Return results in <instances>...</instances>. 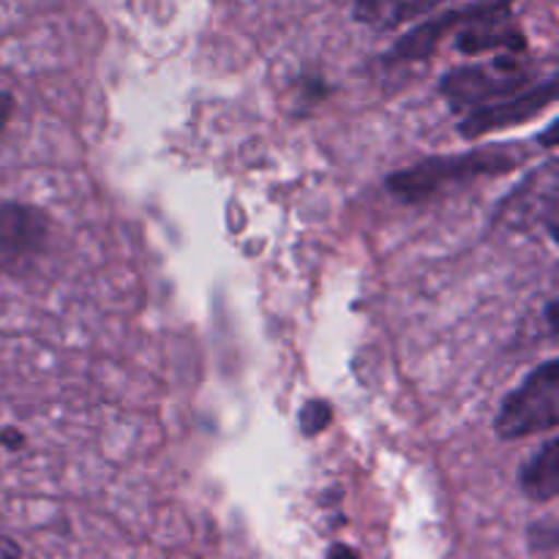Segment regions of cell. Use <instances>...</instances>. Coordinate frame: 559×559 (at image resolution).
<instances>
[{"instance_id": "1", "label": "cell", "mask_w": 559, "mask_h": 559, "mask_svg": "<svg viewBox=\"0 0 559 559\" xmlns=\"http://www.w3.org/2000/svg\"><path fill=\"white\" fill-rule=\"evenodd\" d=\"M522 156L506 151H475L462 156H437L402 169L388 178V189L404 202L429 200L431 194L445 189L448 183L486 178V175H506L519 167Z\"/></svg>"}, {"instance_id": "2", "label": "cell", "mask_w": 559, "mask_h": 559, "mask_svg": "<svg viewBox=\"0 0 559 559\" xmlns=\"http://www.w3.org/2000/svg\"><path fill=\"white\" fill-rule=\"evenodd\" d=\"M530 82H533V71L516 55H502L489 63L448 71L440 82V93L456 109H478L484 104L524 93L527 87H533Z\"/></svg>"}, {"instance_id": "3", "label": "cell", "mask_w": 559, "mask_h": 559, "mask_svg": "<svg viewBox=\"0 0 559 559\" xmlns=\"http://www.w3.org/2000/svg\"><path fill=\"white\" fill-rule=\"evenodd\" d=\"M559 424V364L546 360L533 371L497 415L502 440H522L535 431H555Z\"/></svg>"}, {"instance_id": "4", "label": "cell", "mask_w": 559, "mask_h": 559, "mask_svg": "<svg viewBox=\"0 0 559 559\" xmlns=\"http://www.w3.org/2000/svg\"><path fill=\"white\" fill-rule=\"evenodd\" d=\"M557 102V76L538 82V85L527 87L524 93L516 96L500 98V102L484 104L478 109H469L467 118L462 120V136L475 140V136H484L489 131L508 129V126L527 123V120L538 118L544 109H549Z\"/></svg>"}, {"instance_id": "5", "label": "cell", "mask_w": 559, "mask_h": 559, "mask_svg": "<svg viewBox=\"0 0 559 559\" xmlns=\"http://www.w3.org/2000/svg\"><path fill=\"white\" fill-rule=\"evenodd\" d=\"M497 222L508 227H533L535 222L549 224L551 238H559L557 229V169L555 162L546 164L538 175L524 180L522 189L508 197L506 205L500 207Z\"/></svg>"}, {"instance_id": "6", "label": "cell", "mask_w": 559, "mask_h": 559, "mask_svg": "<svg viewBox=\"0 0 559 559\" xmlns=\"http://www.w3.org/2000/svg\"><path fill=\"white\" fill-rule=\"evenodd\" d=\"M49 233L47 213L22 202L0 205V249L9 254H33Z\"/></svg>"}, {"instance_id": "7", "label": "cell", "mask_w": 559, "mask_h": 559, "mask_svg": "<svg viewBox=\"0 0 559 559\" xmlns=\"http://www.w3.org/2000/svg\"><path fill=\"white\" fill-rule=\"evenodd\" d=\"M448 0H353L355 16L374 31H393L415 16L429 14Z\"/></svg>"}, {"instance_id": "8", "label": "cell", "mask_w": 559, "mask_h": 559, "mask_svg": "<svg viewBox=\"0 0 559 559\" xmlns=\"http://www.w3.org/2000/svg\"><path fill=\"white\" fill-rule=\"evenodd\" d=\"M522 489L530 500L549 502L559 495V445L551 437L522 469Z\"/></svg>"}, {"instance_id": "9", "label": "cell", "mask_w": 559, "mask_h": 559, "mask_svg": "<svg viewBox=\"0 0 559 559\" xmlns=\"http://www.w3.org/2000/svg\"><path fill=\"white\" fill-rule=\"evenodd\" d=\"M333 424V409L328 402H309L300 409V429L306 437H314Z\"/></svg>"}, {"instance_id": "10", "label": "cell", "mask_w": 559, "mask_h": 559, "mask_svg": "<svg viewBox=\"0 0 559 559\" xmlns=\"http://www.w3.org/2000/svg\"><path fill=\"white\" fill-rule=\"evenodd\" d=\"M530 538H533V546H538L540 551H551L557 546V527H555V522L535 524L533 533H530Z\"/></svg>"}, {"instance_id": "11", "label": "cell", "mask_w": 559, "mask_h": 559, "mask_svg": "<svg viewBox=\"0 0 559 559\" xmlns=\"http://www.w3.org/2000/svg\"><path fill=\"white\" fill-rule=\"evenodd\" d=\"M11 112H14V98H11L9 93H0V131L9 123Z\"/></svg>"}, {"instance_id": "12", "label": "cell", "mask_w": 559, "mask_h": 559, "mask_svg": "<svg viewBox=\"0 0 559 559\" xmlns=\"http://www.w3.org/2000/svg\"><path fill=\"white\" fill-rule=\"evenodd\" d=\"M20 557H22V551L14 540L0 538V559H20Z\"/></svg>"}, {"instance_id": "13", "label": "cell", "mask_w": 559, "mask_h": 559, "mask_svg": "<svg viewBox=\"0 0 559 559\" xmlns=\"http://www.w3.org/2000/svg\"><path fill=\"white\" fill-rule=\"evenodd\" d=\"M0 442H3L5 448H22L25 437H22L16 429H3L0 431Z\"/></svg>"}, {"instance_id": "14", "label": "cell", "mask_w": 559, "mask_h": 559, "mask_svg": "<svg viewBox=\"0 0 559 559\" xmlns=\"http://www.w3.org/2000/svg\"><path fill=\"white\" fill-rule=\"evenodd\" d=\"M331 559H360V557L355 555V551L349 549V546L336 544V546H331Z\"/></svg>"}, {"instance_id": "15", "label": "cell", "mask_w": 559, "mask_h": 559, "mask_svg": "<svg viewBox=\"0 0 559 559\" xmlns=\"http://www.w3.org/2000/svg\"><path fill=\"white\" fill-rule=\"evenodd\" d=\"M546 317H549L551 333H557V325H559V320H557V300H551V304L546 306Z\"/></svg>"}, {"instance_id": "16", "label": "cell", "mask_w": 559, "mask_h": 559, "mask_svg": "<svg viewBox=\"0 0 559 559\" xmlns=\"http://www.w3.org/2000/svg\"><path fill=\"white\" fill-rule=\"evenodd\" d=\"M557 129H559V126H557V123H551V126H549V131H546V134H544V142H546V147H557V145H555Z\"/></svg>"}]
</instances>
